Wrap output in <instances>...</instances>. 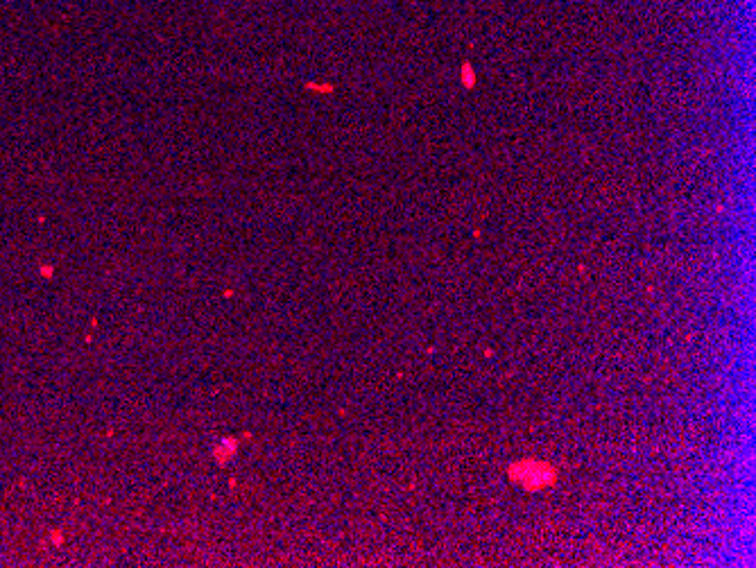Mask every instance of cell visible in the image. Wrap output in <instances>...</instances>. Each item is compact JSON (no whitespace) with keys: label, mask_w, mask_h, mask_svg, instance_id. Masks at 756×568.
<instances>
[{"label":"cell","mask_w":756,"mask_h":568,"mask_svg":"<svg viewBox=\"0 0 756 568\" xmlns=\"http://www.w3.org/2000/svg\"><path fill=\"white\" fill-rule=\"evenodd\" d=\"M508 476L514 485L526 489V492H541L557 483V469L544 460H519L508 469Z\"/></svg>","instance_id":"cell-1"}]
</instances>
